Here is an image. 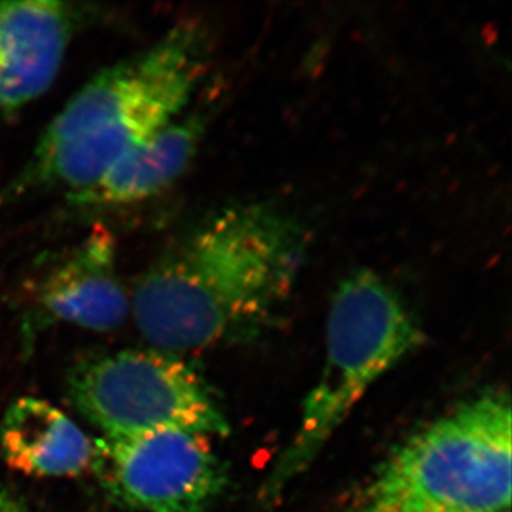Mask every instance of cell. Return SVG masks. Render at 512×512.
<instances>
[{
    "mask_svg": "<svg viewBox=\"0 0 512 512\" xmlns=\"http://www.w3.org/2000/svg\"><path fill=\"white\" fill-rule=\"evenodd\" d=\"M308 228L274 201L224 205L185 229L131 295V315L154 349L187 352L252 335L298 284Z\"/></svg>",
    "mask_w": 512,
    "mask_h": 512,
    "instance_id": "cell-1",
    "label": "cell"
},
{
    "mask_svg": "<svg viewBox=\"0 0 512 512\" xmlns=\"http://www.w3.org/2000/svg\"><path fill=\"white\" fill-rule=\"evenodd\" d=\"M207 127L204 111H187L121 158L70 204L86 211L133 207L160 197L178 183L197 156Z\"/></svg>",
    "mask_w": 512,
    "mask_h": 512,
    "instance_id": "cell-9",
    "label": "cell"
},
{
    "mask_svg": "<svg viewBox=\"0 0 512 512\" xmlns=\"http://www.w3.org/2000/svg\"><path fill=\"white\" fill-rule=\"evenodd\" d=\"M505 512H510V511H505Z\"/></svg>",
    "mask_w": 512,
    "mask_h": 512,
    "instance_id": "cell-12",
    "label": "cell"
},
{
    "mask_svg": "<svg viewBox=\"0 0 512 512\" xmlns=\"http://www.w3.org/2000/svg\"><path fill=\"white\" fill-rule=\"evenodd\" d=\"M80 20L70 3L0 2V124L55 83Z\"/></svg>",
    "mask_w": 512,
    "mask_h": 512,
    "instance_id": "cell-7",
    "label": "cell"
},
{
    "mask_svg": "<svg viewBox=\"0 0 512 512\" xmlns=\"http://www.w3.org/2000/svg\"><path fill=\"white\" fill-rule=\"evenodd\" d=\"M0 451L26 476L77 477L92 470L94 441L52 403L20 397L0 423Z\"/></svg>",
    "mask_w": 512,
    "mask_h": 512,
    "instance_id": "cell-10",
    "label": "cell"
},
{
    "mask_svg": "<svg viewBox=\"0 0 512 512\" xmlns=\"http://www.w3.org/2000/svg\"><path fill=\"white\" fill-rule=\"evenodd\" d=\"M0 512H29L0 484Z\"/></svg>",
    "mask_w": 512,
    "mask_h": 512,
    "instance_id": "cell-11",
    "label": "cell"
},
{
    "mask_svg": "<svg viewBox=\"0 0 512 512\" xmlns=\"http://www.w3.org/2000/svg\"><path fill=\"white\" fill-rule=\"evenodd\" d=\"M92 470L113 503L141 512H205L228 483L208 437L184 430L104 437Z\"/></svg>",
    "mask_w": 512,
    "mask_h": 512,
    "instance_id": "cell-6",
    "label": "cell"
},
{
    "mask_svg": "<svg viewBox=\"0 0 512 512\" xmlns=\"http://www.w3.org/2000/svg\"><path fill=\"white\" fill-rule=\"evenodd\" d=\"M69 397L107 439L165 430L229 433L201 377L163 350L127 349L86 360L69 377Z\"/></svg>",
    "mask_w": 512,
    "mask_h": 512,
    "instance_id": "cell-5",
    "label": "cell"
},
{
    "mask_svg": "<svg viewBox=\"0 0 512 512\" xmlns=\"http://www.w3.org/2000/svg\"><path fill=\"white\" fill-rule=\"evenodd\" d=\"M211 57L210 33L190 20L136 56L101 70L50 121L0 202L53 191L70 197L86 190L187 113Z\"/></svg>",
    "mask_w": 512,
    "mask_h": 512,
    "instance_id": "cell-2",
    "label": "cell"
},
{
    "mask_svg": "<svg viewBox=\"0 0 512 512\" xmlns=\"http://www.w3.org/2000/svg\"><path fill=\"white\" fill-rule=\"evenodd\" d=\"M421 342L419 322L392 282L369 268L342 279L330 302L322 372L303 403L295 437L266 480L264 501L312 466L367 390Z\"/></svg>",
    "mask_w": 512,
    "mask_h": 512,
    "instance_id": "cell-3",
    "label": "cell"
},
{
    "mask_svg": "<svg viewBox=\"0 0 512 512\" xmlns=\"http://www.w3.org/2000/svg\"><path fill=\"white\" fill-rule=\"evenodd\" d=\"M37 302L49 318L82 329L121 328L131 313V296L121 281L111 232L94 229L53 266L39 285Z\"/></svg>",
    "mask_w": 512,
    "mask_h": 512,
    "instance_id": "cell-8",
    "label": "cell"
},
{
    "mask_svg": "<svg viewBox=\"0 0 512 512\" xmlns=\"http://www.w3.org/2000/svg\"><path fill=\"white\" fill-rule=\"evenodd\" d=\"M511 404L487 394L406 441L350 512H505L512 490Z\"/></svg>",
    "mask_w": 512,
    "mask_h": 512,
    "instance_id": "cell-4",
    "label": "cell"
}]
</instances>
